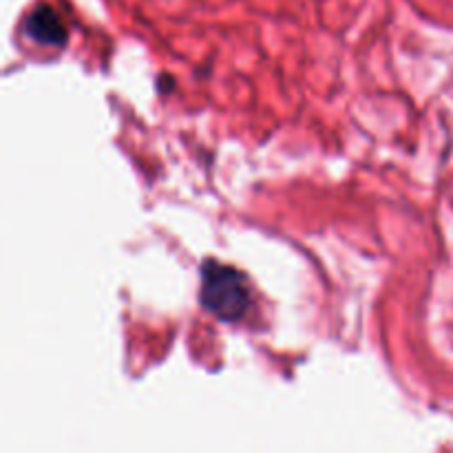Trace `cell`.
Here are the masks:
<instances>
[{
	"label": "cell",
	"mask_w": 453,
	"mask_h": 453,
	"mask_svg": "<svg viewBox=\"0 0 453 453\" xmlns=\"http://www.w3.org/2000/svg\"><path fill=\"white\" fill-rule=\"evenodd\" d=\"M202 303L221 321H239L250 305L243 274L234 268L208 261L202 273Z\"/></svg>",
	"instance_id": "6da1fadb"
},
{
	"label": "cell",
	"mask_w": 453,
	"mask_h": 453,
	"mask_svg": "<svg viewBox=\"0 0 453 453\" xmlns=\"http://www.w3.org/2000/svg\"><path fill=\"white\" fill-rule=\"evenodd\" d=\"M27 35L35 40L44 47H62L66 42V29L62 25L60 16L53 12L51 7L42 4V7L34 9L25 22Z\"/></svg>",
	"instance_id": "7a4b0ae2"
}]
</instances>
